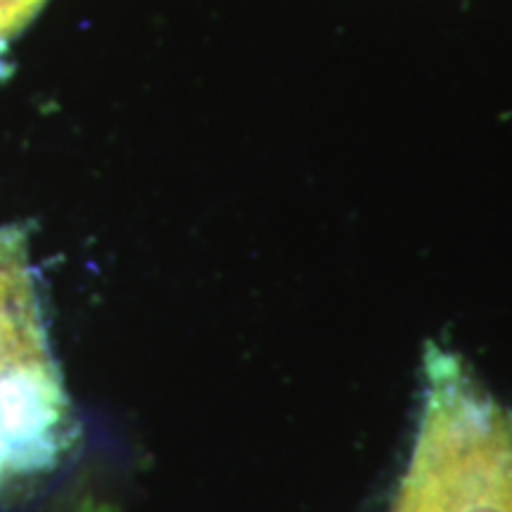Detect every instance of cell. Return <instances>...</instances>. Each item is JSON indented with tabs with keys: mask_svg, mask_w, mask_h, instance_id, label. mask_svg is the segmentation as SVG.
<instances>
[{
	"mask_svg": "<svg viewBox=\"0 0 512 512\" xmlns=\"http://www.w3.org/2000/svg\"><path fill=\"white\" fill-rule=\"evenodd\" d=\"M389 512H512V411L430 351L411 460Z\"/></svg>",
	"mask_w": 512,
	"mask_h": 512,
	"instance_id": "obj_1",
	"label": "cell"
},
{
	"mask_svg": "<svg viewBox=\"0 0 512 512\" xmlns=\"http://www.w3.org/2000/svg\"><path fill=\"white\" fill-rule=\"evenodd\" d=\"M74 439L27 235L0 226V489L55 467Z\"/></svg>",
	"mask_w": 512,
	"mask_h": 512,
	"instance_id": "obj_2",
	"label": "cell"
},
{
	"mask_svg": "<svg viewBox=\"0 0 512 512\" xmlns=\"http://www.w3.org/2000/svg\"><path fill=\"white\" fill-rule=\"evenodd\" d=\"M48 0H0V79L12 72V48Z\"/></svg>",
	"mask_w": 512,
	"mask_h": 512,
	"instance_id": "obj_3",
	"label": "cell"
}]
</instances>
